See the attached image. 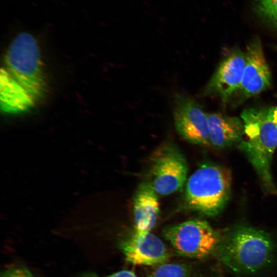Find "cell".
I'll list each match as a JSON object with an SVG mask.
<instances>
[{
	"instance_id": "cell-16",
	"label": "cell",
	"mask_w": 277,
	"mask_h": 277,
	"mask_svg": "<svg viewBox=\"0 0 277 277\" xmlns=\"http://www.w3.org/2000/svg\"><path fill=\"white\" fill-rule=\"evenodd\" d=\"M1 277H33L31 273L24 267H13L6 269Z\"/></svg>"
},
{
	"instance_id": "cell-1",
	"label": "cell",
	"mask_w": 277,
	"mask_h": 277,
	"mask_svg": "<svg viewBox=\"0 0 277 277\" xmlns=\"http://www.w3.org/2000/svg\"><path fill=\"white\" fill-rule=\"evenodd\" d=\"M274 111L272 107L244 109L241 117L247 138L238 145L254 168L264 189L271 194L276 192L271 170L273 155L277 148Z\"/></svg>"
},
{
	"instance_id": "cell-11",
	"label": "cell",
	"mask_w": 277,
	"mask_h": 277,
	"mask_svg": "<svg viewBox=\"0 0 277 277\" xmlns=\"http://www.w3.org/2000/svg\"><path fill=\"white\" fill-rule=\"evenodd\" d=\"M133 211L134 232L142 234L150 232L156 224L160 204L157 194L148 182L141 184L134 195Z\"/></svg>"
},
{
	"instance_id": "cell-19",
	"label": "cell",
	"mask_w": 277,
	"mask_h": 277,
	"mask_svg": "<svg viewBox=\"0 0 277 277\" xmlns=\"http://www.w3.org/2000/svg\"><path fill=\"white\" fill-rule=\"evenodd\" d=\"M90 277H97V276H90Z\"/></svg>"
},
{
	"instance_id": "cell-7",
	"label": "cell",
	"mask_w": 277,
	"mask_h": 277,
	"mask_svg": "<svg viewBox=\"0 0 277 277\" xmlns=\"http://www.w3.org/2000/svg\"><path fill=\"white\" fill-rule=\"evenodd\" d=\"M173 118L178 134L196 145H210L207 113L188 95L179 93L174 100Z\"/></svg>"
},
{
	"instance_id": "cell-13",
	"label": "cell",
	"mask_w": 277,
	"mask_h": 277,
	"mask_svg": "<svg viewBox=\"0 0 277 277\" xmlns=\"http://www.w3.org/2000/svg\"><path fill=\"white\" fill-rule=\"evenodd\" d=\"M1 90L2 107L5 112L23 111L33 104L31 95L3 69L1 70Z\"/></svg>"
},
{
	"instance_id": "cell-12",
	"label": "cell",
	"mask_w": 277,
	"mask_h": 277,
	"mask_svg": "<svg viewBox=\"0 0 277 277\" xmlns=\"http://www.w3.org/2000/svg\"><path fill=\"white\" fill-rule=\"evenodd\" d=\"M210 145L218 149L234 145L243 140L244 128L242 120L220 113H207Z\"/></svg>"
},
{
	"instance_id": "cell-3",
	"label": "cell",
	"mask_w": 277,
	"mask_h": 277,
	"mask_svg": "<svg viewBox=\"0 0 277 277\" xmlns=\"http://www.w3.org/2000/svg\"><path fill=\"white\" fill-rule=\"evenodd\" d=\"M231 179L230 171L225 167L202 165L186 182L184 200L186 206L207 216L217 215L228 199Z\"/></svg>"
},
{
	"instance_id": "cell-4",
	"label": "cell",
	"mask_w": 277,
	"mask_h": 277,
	"mask_svg": "<svg viewBox=\"0 0 277 277\" xmlns=\"http://www.w3.org/2000/svg\"><path fill=\"white\" fill-rule=\"evenodd\" d=\"M38 42L34 34L21 30L13 37L7 53L9 74L34 98L44 86Z\"/></svg>"
},
{
	"instance_id": "cell-15",
	"label": "cell",
	"mask_w": 277,
	"mask_h": 277,
	"mask_svg": "<svg viewBox=\"0 0 277 277\" xmlns=\"http://www.w3.org/2000/svg\"><path fill=\"white\" fill-rule=\"evenodd\" d=\"M254 5L259 16L277 28V0H254Z\"/></svg>"
},
{
	"instance_id": "cell-8",
	"label": "cell",
	"mask_w": 277,
	"mask_h": 277,
	"mask_svg": "<svg viewBox=\"0 0 277 277\" xmlns=\"http://www.w3.org/2000/svg\"><path fill=\"white\" fill-rule=\"evenodd\" d=\"M246 64L238 92V102L258 95L271 84V72L260 39L254 38L246 48Z\"/></svg>"
},
{
	"instance_id": "cell-10",
	"label": "cell",
	"mask_w": 277,
	"mask_h": 277,
	"mask_svg": "<svg viewBox=\"0 0 277 277\" xmlns=\"http://www.w3.org/2000/svg\"><path fill=\"white\" fill-rule=\"evenodd\" d=\"M120 248L126 261L135 265H160L166 263L170 258L163 241L150 232H134L121 242Z\"/></svg>"
},
{
	"instance_id": "cell-18",
	"label": "cell",
	"mask_w": 277,
	"mask_h": 277,
	"mask_svg": "<svg viewBox=\"0 0 277 277\" xmlns=\"http://www.w3.org/2000/svg\"><path fill=\"white\" fill-rule=\"evenodd\" d=\"M274 121L275 123L276 128H277V107H274Z\"/></svg>"
},
{
	"instance_id": "cell-2",
	"label": "cell",
	"mask_w": 277,
	"mask_h": 277,
	"mask_svg": "<svg viewBox=\"0 0 277 277\" xmlns=\"http://www.w3.org/2000/svg\"><path fill=\"white\" fill-rule=\"evenodd\" d=\"M275 244L265 231L240 225L221 238L216 251L221 262L233 272L253 274L269 266L274 257Z\"/></svg>"
},
{
	"instance_id": "cell-17",
	"label": "cell",
	"mask_w": 277,
	"mask_h": 277,
	"mask_svg": "<svg viewBox=\"0 0 277 277\" xmlns=\"http://www.w3.org/2000/svg\"><path fill=\"white\" fill-rule=\"evenodd\" d=\"M106 277H138L133 272L130 270H122L114 273Z\"/></svg>"
},
{
	"instance_id": "cell-6",
	"label": "cell",
	"mask_w": 277,
	"mask_h": 277,
	"mask_svg": "<svg viewBox=\"0 0 277 277\" xmlns=\"http://www.w3.org/2000/svg\"><path fill=\"white\" fill-rule=\"evenodd\" d=\"M188 167L175 144L166 142L152 154L149 183L157 194L167 195L181 189L187 180Z\"/></svg>"
},
{
	"instance_id": "cell-9",
	"label": "cell",
	"mask_w": 277,
	"mask_h": 277,
	"mask_svg": "<svg viewBox=\"0 0 277 277\" xmlns=\"http://www.w3.org/2000/svg\"><path fill=\"white\" fill-rule=\"evenodd\" d=\"M246 64L245 53L240 50L230 52L220 63L206 86L204 92L229 102L238 90Z\"/></svg>"
},
{
	"instance_id": "cell-14",
	"label": "cell",
	"mask_w": 277,
	"mask_h": 277,
	"mask_svg": "<svg viewBox=\"0 0 277 277\" xmlns=\"http://www.w3.org/2000/svg\"><path fill=\"white\" fill-rule=\"evenodd\" d=\"M188 266L179 263H164L159 265L146 277H190Z\"/></svg>"
},
{
	"instance_id": "cell-5",
	"label": "cell",
	"mask_w": 277,
	"mask_h": 277,
	"mask_svg": "<svg viewBox=\"0 0 277 277\" xmlns=\"http://www.w3.org/2000/svg\"><path fill=\"white\" fill-rule=\"evenodd\" d=\"M163 234L180 255L201 259L216 250L221 237L206 221L193 219L167 226Z\"/></svg>"
}]
</instances>
